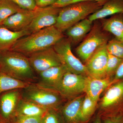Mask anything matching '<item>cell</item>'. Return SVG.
Masks as SVG:
<instances>
[{
  "instance_id": "cell-1",
  "label": "cell",
  "mask_w": 123,
  "mask_h": 123,
  "mask_svg": "<svg viewBox=\"0 0 123 123\" xmlns=\"http://www.w3.org/2000/svg\"><path fill=\"white\" fill-rule=\"evenodd\" d=\"M64 38L63 32L52 26L21 38L10 50L29 56L37 52L53 47Z\"/></svg>"
},
{
  "instance_id": "cell-12",
  "label": "cell",
  "mask_w": 123,
  "mask_h": 123,
  "mask_svg": "<svg viewBox=\"0 0 123 123\" xmlns=\"http://www.w3.org/2000/svg\"><path fill=\"white\" fill-rule=\"evenodd\" d=\"M37 7L33 10H22L7 18L0 25L13 31H20L26 29L42 11Z\"/></svg>"
},
{
  "instance_id": "cell-11",
  "label": "cell",
  "mask_w": 123,
  "mask_h": 123,
  "mask_svg": "<svg viewBox=\"0 0 123 123\" xmlns=\"http://www.w3.org/2000/svg\"><path fill=\"white\" fill-rule=\"evenodd\" d=\"M106 44H104L86 62L88 76L97 78L103 79L106 77V68L108 60Z\"/></svg>"
},
{
  "instance_id": "cell-34",
  "label": "cell",
  "mask_w": 123,
  "mask_h": 123,
  "mask_svg": "<svg viewBox=\"0 0 123 123\" xmlns=\"http://www.w3.org/2000/svg\"><path fill=\"white\" fill-rule=\"evenodd\" d=\"M108 0H73L72 2H70L69 5L76 3L77 2H80V1H93L98 2V3L103 6L106 2H107Z\"/></svg>"
},
{
  "instance_id": "cell-25",
  "label": "cell",
  "mask_w": 123,
  "mask_h": 123,
  "mask_svg": "<svg viewBox=\"0 0 123 123\" xmlns=\"http://www.w3.org/2000/svg\"><path fill=\"white\" fill-rule=\"evenodd\" d=\"M106 47L108 53L123 59V41L115 38L108 42Z\"/></svg>"
},
{
  "instance_id": "cell-9",
  "label": "cell",
  "mask_w": 123,
  "mask_h": 123,
  "mask_svg": "<svg viewBox=\"0 0 123 123\" xmlns=\"http://www.w3.org/2000/svg\"><path fill=\"white\" fill-rule=\"evenodd\" d=\"M29 59L32 68L38 74L51 68L62 65L53 47L33 53L29 56Z\"/></svg>"
},
{
  "instance_id": "cell-29",
  "label": "cell",
  "mask_w": 123,
  "mask_h": 123,
  "mask_svg": "<svg viewBox=\"0 0 123 123\" xmlns=\"http://www.w3.org/2000/svg\"><path fill=\"white\" fill-rule=\"evenodd\" d=\"M21 8L25 10H33L35 9L36 6L35 0H10Z\"/></svg>"
},
{
  "instance_id": "cell-18",
  "label": "cell",
  "mask_w": 123,
  "mask_h": 123,
  "mask_svg": "<svg viewBox=\"0 0 123 123\" xmlns=\"http://www.w3.org/2000/svg\"><path fill=\"white\" fill-rule=\"evenodd\" d=\"M119 13H123V0H109L88 18L93 22Z\"/></svg>"
},
{
  "instance_id": "cell-19",
  "label": "cell",
  "mask_w": 123,
  "mask_h": 123,
  "mask_svg": "<svg viewBox=\"0 0 123 123\" xmlns=\"http://www.w3.org/2000/svg\"><path fill=\"white\" fill-rule=\"evenodd\" d=\"M102 27L104 30L112 34L115 38L123 41V13L115 14L103 20Z\"/></svg>"
},
{
  "instance_id": "cell-24",
  "label": "cell",
  "mask_w": 123,
  "mask_h": 123,
  "mask_svg": "<svg viewBox=\"0 0 123 123\" xmlns=\"http://www.w3.org/2000/svg\"><path fill=\"white\" fill-rule=\"evenodd\" d=\"M23 9L10 0L0 1V24L7 18Z\"/></svg>"
},
{
  "instance_id": "cell-13",
  "label": "cell",
  "mask_w": 123,
  "mask_h": 123,
  "mask_svg": "<svg viewBox=\"0 0 123 123\" xmlns=\"http://www.w3.org/2000/svg\"><path fill=\"white\" fill-rule=\"evenodd\" d=\"M61 8L52 6L43 8L26 29L31 34L55 25Z\"/></svg>"
},
{
  "instance_id": "cell-31",
  "label": "cell",
  "mask_w": 123,
  "mask_h": 123,
  "mask_svg": "<svg viewBox=\"0 0 123 123\" xmlns=\"http://www.w3.org/2000/svg\"><path fill=\"white\" fill-rule=\"evenodd\" d=\"M123 79V60L120 65L118 68L113 77V84Z\"/></svg>"
},
{
  "instance_id": "cell-35",
  "label": "cell",
  "mask_w": 123,
  "mask_h": 123,
  "mask_svg": "<svg viewBox=\"0 0 123 123\" xmlns=\"http://www.w3.org/2000/svg\"><path fill=\"white\" fill-rule=\"evenodd\" d=\"M92 123H102L101 115L99 114L97 115Z\"/></svg>"
},
{
  "instance_id": "cell-15",
  "label": "cell",
  "mask_w": 123,
  "mask_h": 123,
  "mask_svg": "<svg viewBox=\"0 0 123 123\" xmlns=\"http://www.w3.org/2000/svg\"><path fill=\"white\" fill-rule=\"evenodd\" d=\"M85 95L70 99L60 110L65 123H81L80 113Z\"/></svg>"
},
{
  "instance_id": "cell-26",
  "label": "cell",
  "mask_w": 123,
  "mask_h": 123,
  "mask_svg": "<svg viewBox=\"0 0 123 123\" xmlns=\"http://www.w3.org/2000/svg\"><path fill=\"white\" fill-rule=\"evenodd\" d=\"M108 60L106 68V77L113 78L117 70L123 59H120L108 53Z\"/></svg>"
},
{
  "instance_id": "cell-22",
  "label": "cell",
  "mask_w": 123,
  "mask_h": 123,
  "mask_svg": "<svg viewBox=\"0 0 123 123\" xmlns=\"http://www.w3.org/2000/svg\"><path fill=\"white\" fill-rule=\"evenodd\" d=\"M30 83L15 79L0 70V95L8 91L23 89Z\"/></svg>"
},
{
  "instance_id": "cell-4",
  "label": "cell",
  "mask_w": 123,
  "mask_h": 123,
  "mask_svg": "<svg viewBox=\"0 0 123 123\" xmlns=\"http://www.w3.org/2000/svg\"><path fill=\"white\" fill-rule=\"evenodd\" d=\"M22 98L34 103L47 110H59L64 98L57 91L38 83H31L22 89Z\"/></svg>"
},
{
  "instance_id": "cell-36",
  "label": "cell",
  "mask_w": 123,
  "mask_h": 123,
  "mask_svg": "<svg viewBox=\"0 0 123 123\" xmlns=\"http://www.w3.org/2000/svg\"><path fill=\"white\" fill-rule=\"evenodd\" d=\"M7 123L3 119L2 117L0 115V123Z\"/></svg>"
},
{
  "instance_id": "cell-8",
  "label": "cell",
  "mask_w": 123,
  "mask_h": 123,
  "mask_svg": "<svg viewBox=\"0 0 123 123\" xmlns=\"http://www.w3.org/2000/svg\"><path fill=\"white\" fill-rule=\"evenodd\" d=\"M88 76L68 71L64 75L56 91L65 99H73L85 93Z\"/></svg>"
},
{
  "instance_id": "cell-3",
  "label": "cell",
  "mask_w": 123,
  "mask_h": 123,
  "mask_svg": "<svg viewBox=\"0 0 123 123\" xmlns=\"http://www.w3.org/2000/svg\"><path fill=\"white\" fill-rule=\"evenodd\" d=\"M103 6L93 1L77 2L62 8L55 26L63 32L101 8Z\"/></svg>"
},
{
  "instance_id": "cell-23",
  "label": "cell",
  "mask_w": 123,
  "mask_h": 123,
  "mask_svg": "<svg viewBox=\"0 0 123 123\" xmlns=\"http://www.w3.org/2000/svg\"><path fill=\"white\" fill-rule=\"evenodd\" d=\"M97 101L91 99L85 94L82 104L80 113L81 123H86L94 114L97 107Z\"/></svg>"
},
{
  "instance_id": "cell-6",
  "label": "cell",
  "mask_w": 123,
  "mask_h": 123,
  "mask_svg": "<svg viewBox=\"0 0 123 123\" xmlns=\"http://www.w3.org/2000/svg\"><path fill=\"white\" fill-rule=\"evenodd\" d=\"M71 40L69 38H63L53 46L62 64L68 72L77 74L88 76L85 65L74 55L71 50Z\"/></svg>"
},
{
  "instance_id": "cell-33",
  "label": "cell",
  "mask_w": 123,
  "mask_h": 123,
  "mask_svg": "<svg viewBox=\"0 0 123 123\" xmlns=\"http://www.w3.org/2000/svg\"><path fill=\"white\" fill-rule=\"evenodd\" d=\"M73 0H57L52 6L57 8H63L68 5Z\"/></svg>"
},
{
  "instance_id": "cell-5",
  "label": "cell",
  "mask_w": 123,
  "mask_h": 123,
  "mask_svg": "<svg viewBox=\"0 0 123 123\" xmlns=\"http://www.w3.org/2000/svg\"><path fill=\"white\" fill-rule=\"evenodd\" d=\"M101 116L123 115V79L107 88L100 102Z\"/></svg>"
},
{
  "instance_id": "cell-17",
  "label": "cell",
  "mask_w": 123,
  "mask_h": 123,
  "mask_svg": "<svg viewBox=\"0 0 123 123\" xmlns=\"http://www.w3.org/2000/svg\"><path fill=\"white\" fill-rule=\"evenodd\" d=\"M30 34L27 29L13 31L0 25V54L10 50L18 40Z\"/></svg>"
},
{
  "instance_id": "cell-38",
  "label": "cell",
  "mask_w": 123,
  "mask_h": 123,
  "mask_svg": "<svg viewBox=\"0 0 123 123\" xmlns=\"http://www.w3.org/2000/svg\"><path fill=\"white\" fill-rule=\"evenodd\" d=\"M1 0H0V1Z\"/></svg>"
},
{
  "instance_id": "cell-21",
  "label": "cell",
  "mask_w": 123,
  "mask_h": 123,
  "mask_svg": "<svg viewBox=\"0 0 123 123\" xmlns=\"http://www.w3.org/2000/svg\"><path fill=\"white\" fill-rule=\"evenodd\" d=\"M92 22L86 18L73 25L67 30L69 38L75 43L79 42L91 30Z\"/></svg>"
},
{
  "instance_id": "cell-27",
  "label": "cell",
  "mask_w": 123,
  "mask_h": 123,
  "mask_svg": "<svg viewBox=\"0 0 123 123\" xmlns=\"http://www.w3.org/2000/svg\"><path fill=\"white\" fill-rule=\"evenodd\" d=\"M60 109L47 110L43 117L44 123H65Z\"/></svg>"
},
{
  "instance_id": "cell-2",
  "label": "cell",
  "mask_w": 123,
  "mask_h": 123,
  "mask_svg": "<svg viewBox=\"0 0 123 123\" xmlns=\"http://www.w3.org/2000/svg\"><path fill=\"white\" fill-rule=\"evenodd\" d=\"M0 70L22 81L32 83L36 79L29 57L15 51H7L0 54Z\"/></svg>"
},
{
  "instance_id": "cell-37",
  "label": "cell",
  "mask_w": 123,
  "mask_h": 123,
  "mask_svg": "<svg viewBox=\"0 0 123 123\" xmlns=\"http://www.w3.org/2000/svg\"></svg>"
},
{
  "instance_id": "cell-7",
  "label": "cell",
  "mask_w": 123,
  "mask_h": 123,
  "mask_svg": "<svg viewBox=\"0 0 123 123\" xmlns=\"http://www.w3.org/2000/svg\"><path fill=\"white\" fill-rule=\"evenodd\" d=\"M108 39L107 36L99 27L95 25L77 47L76 52L83 61L86 62L99 48L107 43Z\"/></svg>"
},
{
  "instance_id": "cell-20",
  "label": "cell",
  "mask_w": 123,
  "mask_h": 123,
  "mask_svg": "<svg viewBox=\"0 0 123 123\" xmlns=\"http://www.w3.org/2000/svg\"><path fill=\"white\" fill-rule=\"evenodd\" d=\"M47 111L34 103L22 98L18 106L15 117H43Z\"/></svg>"
},
{
  "instance_id": "cell-16",
  "label": "cell",
  "mask_w": 123,
  "mask_h": 123,
  "mask_svg": "<svg viewBox=\"0 0 123 123\" xmlns=\"http://www.w3.org/2000/svg\"><path fill=\"white\" fill-rule=\"evenodd\" d=\"M112 80V78L97 79L88 76L85 88V94L98 102L101 93L113 84Z\"/></svg>"
},
{
  "instance_id": "cell-28",
  "label": "cell",
  "mask_w": 123,
  "mask_h": 123,
  "mask_svg": "<svg viewBox=\"0 0 123 123\" xmlns=\"http://www.w3.org/2000/svg\"><path fill=\"white\" fill-rule=\"evenodd\" d=\"M43 117H15L9 123H44Z\"/></svg>"
},
{
  "instance_id": "cell-14",
  "label": "cell",
  "mask_w": 123,
  "mask_h": 123,
  "mask_svg": "<svg viewBox=\"0 0 123 123\" xmlns=\"http://www.w3.org/2000/svg\"><path fill=\"white\" fill-rule=\"evenodd\" d=\"M68 69L63 65L55 66L40 73V81L42 85L56 90Z\"/></svg>"
},
{
  "instance_id": "cell-30",
  "label": "cell",
  "mask_w": 123,
  "mask_h": 123,
  "mask_svg": "<svg viewBox=\"0 0 123 123\" xmlns=\"http://www.w3.org/2000/svg\"><path fill=\"white\" fill-rule=\"evenodd\" d=\"M101 118L102 123H123V115L101 116Z\"/></svg>"
},
{
  "instance_id": "cell-10",
  "label": "cell",
  "mask_w": 123,
  "mask_h": 123,
  "mask_svg": "<svg viewBox=\"0 0 123 123\" xmlns=\"http://www.w3.org/2000/svg\"><path fill=\"white\" fill-rule=\"evenodd\" d=\"M22 98V89L8 91L0 95V115L7 123H10L15 117Z\"/></svg>"
},
{
  "instance_id": "cell-32",
  "label": "cell",
  "mask_w": 123,
  "mask_h": 123,
  "mask_svg": "<svg viewBox=\"0 0 123 123\" xmlns=\"http://www.w3.org/2000/svg\"><path fill=\"white\" fill-rule=\"evenodd\" d=\"M57 0H35L37 7L43 8L53 5Z\"/></svg>"
}]
</instances>
